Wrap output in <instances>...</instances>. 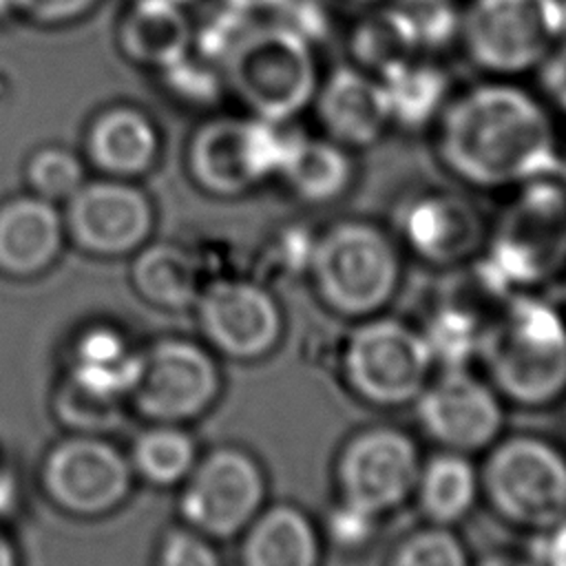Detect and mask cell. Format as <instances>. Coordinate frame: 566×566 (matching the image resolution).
Here are the masks:
<instances>
[{
  "instance_id": "18",
  "label": "cell",
  "mask_w": 566,
  "mask_h": 566,
  "mask_svg": "<svg viewBox=\"0 0 566 566\" xmlns=\"http://www.w3.org/2000/svg\"><path fill=\"white\" fill-rule=\"evenodd\" d=\"M314 102L323 130L345 148L376 144L394 122L382 80L358 66H340L329 73L318 84Z\"/></svg>"
},
{
  "instance_id": "8",
  "label": "cell",
  "mask_w": 566,
  "mask_h": 566,
  "mask_svg": "<svg viewBox=\"0 0 566 566\" xmlns=\"http://www.w3.org/2000/svg\"><path fill=\"white\" fill-rule=\"evenodd\" d=\"M469 60L489 73L517 75L539 64L566 33L564 0H471L460 18Z\"/></svg>"
},
{
  "instance_id": "33",
  "label": "cell",
  "mask_w": 566,
  "mask_h": 566,
  "mask_svg": "<svg viewBox=\"0 0 566 566\" xmlns=\"http://www.w3.org/2000/svg\"><path fill=\"white\" fill-rule=\"evenodd\" d=\"M157 566H221V557L210 537L192 528H177L164 537Z\"/></svg>"
},
{
  "instance_id": "15",
  "label": "cell",
  "mask_w": 566,
  "mask_h": 566,
  "mask_svg": "<svg viewBox=\"0 0 566 566\" xmlns=\"http://www.w3.org/2000/svg\"><path fill=\"white\" fill-rule=\"evenodd\" d=\"M133 484L130 460L111 442L75 436L44 458L42 486L69 513L102 515L119 506Z\"/></svg>"
},
{
  "instance_id": "17",
  "label": "cell",
  "mask_w": 566,
  "mask_h": 566,
  "mask_svg": "<svg viewBox=\"0 0 566 566\" xmlns=\"http://www.w3.org/2000/svg\"><path fill=\"white\" fill-rule=\"evenodd\" d=\"M66 206L71 239L93 254H126L137 250L153 230L148 197L124 181L82 184Z\"/></svg>"
},
{
  "instance_id": "16",
  "label": "cell",
  "mask_w": 566,
  "mask_h": 566,
  "mask_svg": "<svg viewBox=\"0 0 566 566\" xmlns=\"http://www.w3.org/2000/svg\"><path fill=\"white\" fill-rule=\"evenodd\" d=\"M480 210L449 190H427L411 197L398 212V234L405 250L427 265L449 268L475 259L486 241Z\"/></svg>"
},
{
  "instance_id": "11",
  "label": "cell",
  "mask_w": 566,
  "mask_h": 566,
  "mask_svg": "<svg viewBox=\"0 0 566 566\" xmlns=\"http://www.w3.org/2000/svg\"><path fill=\"white\" fill-rule=\"evenodd\" d=\"M179 513L188 528L210 539H232L265 506L268 478L241 447H217L197 458L181 482Z\"/></svg>"
},
{
  "instance_id": "7",
  "label": "cell",
  "mask_w": 566,
  "mask_h": 566,
  "mask_svg": "<svg viewBox=\"0 0 566 566\" xmlns=\"http://www.w3.org/2000/svg\"><path fill=\"white\" fill-rule=\"evenodd\" d=\"M340 363L349 391L380 409L411 405L436 369L422 332L382 312L358 321Z\"/></svg>"
},
{
  "instance_id": "32",
  "label": "cell",
  "mask_w": 566,
  "mask_h": 566,
  "mask_svg": "<svg viewBox=\"0 0 566 566\" xmlns=\"http://www.w3.org/2000/svg\"><path fill=\"white\" fill-rule=\"evenodd\" d=\"M27 181L42 199H69L84 184V166L66 148H42L29 159Z\"/></svg>"
},
{
  "instance_id": "28",
  "label": "cell",
  "mask_w": 566,
  "mask_h": 566,
  "mask_svg": "<svg viewBox=\"0 0 566 566\" xmlns=\"http://www.w3.org/2000/svg\"><path fill=\"white\" fill-rule=\"evenodd\" d=\"M197 444L179 424L155 422L135 438L130 467L157 486L181 484L197 462Z\"/></svg>"
},
{
  "instance_id": "4",
  "label": "cell",
  "mask_w": 566,
  "mask_h": 566,
  "mask_svg": "<svg viewBox=\"0 0 566 566\" xmlns=\"http://www.w3.org/2000/svg\"><path fill=\"white\" fill-rule=\"evenodd\" d=\"M517 195L489 228L480 270L504 294L531 292L566 270V186L542 177Z\"/></svg>"
},
{
  "instance_id": "1",
  "label": "cell",
  "mask_w": 566,
  "mask_h": 566,
  "mask_svg": "<svg viewBox=\"0 0 566 566\" xmlns=\"http://www.w3.org/2000/svg\"><path fill=\"white\" fill-rule=\"evenodd\" d=\"M438 157L462 184L495 190L557 177L562 150L546 108L520 86H475L444 106Z\"/></svg>"
},
{
  "instance_id": "21",
  "label": "cell",
  "mask_w": 566,
  "mask_h": 566,
  "mask_svg": "<svg viewBox=\"0 0 566 566\" xmlns=\"http://www.w3.org/2000/svg\"><path fill=\"white\" fill-rule=\"evenodd\" d=\"M119 46L133 62L168 71L188 57L192 24L177 2L137 0L122 20Z\"/></svg>"
},
{
  "instance_id": "38",
  "label": "cell",
  "mask_w": 566,
  "mask_h": 566,
  "mask_svg": "<svg viewBox=\"0 0 566 566\" xmlns=\"http://www.w3.org/2000/svg\"><path fill=\"white\" fill-rule=\"evenodd\" d=\"M18 500V484L13 473L0 464V520L9 515Z\"/></svg>"
},
{
  "instance_id": "29",
  "label": "cell",
  "mask_w": 566,
  "mask_h": 566,
  "mask_svg": "<svg viewBox=\"0 0 566 566\" xmlns=\"http://www.w3.org/2000/svg\"><path fill=\"white\" fill-rule=\"evenodd\" d=\"M464 303H442L431 316L427 329H420L436 367H469L478 354L484 321Z\"/></svg>"
},
{
  "instance_id": "35",
  "label": "cell",
  "mask_w": 566,
  "mask_h": 566,
  "mask_svg": "<svg viewBox=\"0 0 566 566\" xmlns=\"http://www.w3.org/2000/svg\"><path fill=\"white\" fill-rule=\"evenodd\" d=\"M97 0H22L20 13L38 24H64L82 18Z\"/></svg>"
},
{
  "instance_id": "24",
  "label": "cell",
  "mask_w": 566,
  "mask_h": 566,
  "mask_svg": "<svg viewBox=\"0 0 566 566\" xmlns=\"http://www.w3.org/2000/svg\"><path fill=\"white\" fill-rule=\"evenodd\" d=\"M137 371L139 354L126 345L122 334L108 327H93L75 343L69 382L95 398L117 402L130 394Z\"/></svg>"
},
{
  "instance_id": "44",
  "label": "cell",
  "mask_w": 566,
  "mask_h": 566,
  "mask_svg": "<svg viewBox=\"0 0 566 566\" xmlns=\"http://www.w3.org/2000/svg\"><path fill=\"white\" fill-rule=\"evenodd\" d=\"M170 2H177V4H181V2H184V0H170Z\"/></svg>"
},
{
  "instance_id": "25",
  "label": "cell",
  "mask_w": 566,
  "mask_h": 566,
  "mask_svg": "<svg viewBox=\"0 0 566 566\" xmlns=\"http://www.w3.org/2000/svg\"><path fill=\"white\" fill-rule=\"evenodd\" d=\"M279 177L298 199L327 203L349 188L354 166L347 148L329 137H292Z\"/></svg>"
},
{
  "instance_id": "42",
  "label": "cell",
  "mask_w": 566,
  "mask_h": 566,
  "mask_svg": "<svg viewBox=\"0 0 566 566\" xmlns=\"http://www.w3.org/2000/svg\"><path fill=\"white\" fill-rule=\"evenodd\" d=\"M356 2H365V4H374V2H380V0H356Z\"/></svg>"
},
{
  "instance_id": "39",
  "label": "cell",
  "mask_w": 566,
  "mask_h": 566,
  "mask_svg": "<svg viewBox=\"0 0 566 566\" xmlns=\"http://www.w3.org/2000/svg\"><path fill=\"white\" fill-rule=\"evenodd\" d=\"M290 0H226V4L241 13H254V11H270L287 4Z\"/></svg>"
},
{
  "instance_id": "36",
  "label": "cell",
  "mask_w": 566,
  "mask_h": 566,
  "mask_svg": "<svg viewBox=\"0 0 566 566\" xmlns=\"http://www.w3.org/2000/svg\"><path fill=\"white\" fill-rule=\"evenodd\" d=\"M535 535L537 551L533 562L537 566H566V517Z\"/></svg>"
},
{
  "instance_id": "40",
  "label": "cell",
  "mask_w": 566,
  "mask_h": 566,
  "mask_svg": "<svg viewBox=\"0 0 566 566\" xmlns=\"http://www.w3.org/2000/svg\"><path fill=\"white\" fill-rule=\"evenodd\" d=\"M473 566H537V564L526 557H517V555H509V553H493V555L482 557Z\"/></svg>"
},
{
  "instance_id": "10",
  "label": "cell",
  "mask_w": 566,
  "mask_h": 566,
  "mask_svg": "<svg viewBox=\"0 0 566 566\" xmlns=\"http://www.w3.org/2000/svg\"><path fill=\"white\" fill-rule=\"evenodd\" d=\"M420 464L422 453L411 433L391 424L365 427L336 455L338 502L380 520L413 497Z\"/></svg>"
},
{
  "instance_id": "34",
  "label": "cell",
  "mask_w": 566,
  "mask_h": 566,
  "mask_svg": "<svg viewBox=\"0 0 566 566\" xmlns=\"http://www.w3.org/2000/svg\"><path fill=\"white\" fill-rule=\"evenodd\" d=\"M332 511L334 513L329 517V533L334 535L338 546L356 548V546H363L371 537L378 517L356 511L343 502H338L336 509H332Z\"/></svg>"
},
{
  "instance_id": "12",
  "label": "cell",
  "mask_w": 566,
  "mask_h": 566,
  "mask_svg": "<svg viewBox=\"0 0 566 566\" xmlns=\"http://www.w3.org/2000/svg\"><path fill=\"white\" fill-rule=\"evenodd\" d=\"M221 391L214 356L188 338H161L139 354V371L128 394L153 422L181 424L206 413Z\"/></svg>"
},
{
  "instance_id": "6",
  "label": "cell",
  "mask_w": 566,
  "mask_h": 566,
  "mask_svg": "<svg viewBox=\"0 0 566 566\" xmlns=\"http://www.w3.org/2000/svg\"><path fill=\"white\" fill-rule=\"evenodd\" d=\"M480 464V489L506 524L539 533L566 517V453L546 438H497Z\"/></svg>"
},
{
  "instance_id": "3",
  "label": "cell",
  "mask_w": 566,
  "mask_h": 566,
  "mask_svg": "<svg viewBox=\"0 0 566 566\" xmlns=\"http://www.w3.org/2000/svg\"><path fill=\"white\" fill-rule=\"evenodd\" d=\"M307 274L318 301L343 318L380 314L402 281L400 243L380 226L343 219L312 241Z\"/></svg>"
},
{
  "instance_id": "22",
  "label": "cell",
  "mask_w": 566,
  "mask_h": 566,
  "mask_svg": "<svg viewBox=\"0 0 566 566\" xmlns=\"http://www.w3.org/2000/svg\"><path fill=\"white\" fill-rule=\"evenodd\" d=\"M88 157L102 172L135 177L146 172L159 153L153 122L137 108L115 106L104 111L86 137Z\"/></svg>"
},
{
  "instance_id": "2",
  "label": "cell",
  "mask_w": 566,
  "mask_h": 566,
  "mask_svg": "<svg viewBox=\"0 0 566 566\" xmlns=\"http://www.w3.org/2000/svg\"><path fill=\"white\" fill-rule=\"evenodd\" d=\"M475 360L504 402L539 409L566 396V314L513 292L484 321Z\"/></svg>"
},
{
  "instance_id": "13",
  "label": "cell",
  "mask_w": 566,
  "mask_h": 566,
  "mask_svg": "<svg viewBox=\"0 0 566 566\" xmlns=\"http://www.w3.org/2000/svg\"><path fill=\"white\" fill-rule=\"evenodd\" d=\"M411 405L424 436L447 451L475 455L504 429V400L469 367H440Z\"/></svg>"
},
{
  "instance_id": "5",
  "label": "cell",
  "mask_w": 566,
  "mask_h": 566,
  "mask_svg": "<svg viewBox=\"0 0 566 566\" xmlns=\"http://www.w3.org/2000/svg\"><path fill=\"white\" fill-rule=\"evenodd\" d=\"M223 73L250 115L272 124L305 111L318 88L307 35L281 22L241 29L223 51Z\"/></svg>"
},
{
  "instance_id": "20",
  "label": "cell",
  "mask_w": 566,
  "mask_h": 566,
  "mask_svg": "<svg viewBox=\"0 0 566 566\" xmlns=\"http://www.w3.org/2000/svg\"><path fill=\"white\" fill-rule=\"evenodd\" d=\"M321 528L296 504H265L241 533V566H321Z\"/></svg>"
},
{
  "instance_id": "27",
  "label": "cell",
  "mask_w": 566,
  "mask_h": 566,
  "mask_svg": "<svg viewBox=\"0 0 566 566\" xmlns=\"http://www.w3.org/2000/svg\"><path fill=\"white\" fill-rule=\"evenodd\" d=\"M420 44L422 38L413 15L400 9L371 13L352 35V53L358 69L376 77H385L394 69L416 60Z\"/></svg>"
},
{
  "instance_id": "23",
  "label": "cell",
  "mask_w": 566,
  "mask_h": 566,
  "mask_svg": "<svg viewBox=\"0 0 566 566\" xmlns=\"http://www.w3.org/2000/svg\"><path fill=\"white\" fill-rule=\"evenodd\" d=\"M413 497L429 524L455 526L482 497L480 467L473 455L440 449L422 458Z\"/></svg>"
},
{
  "instance_id": "9",
  "label": "cell",
  "mask_w": 566,
  "mask_h": 566,
  "mask_svg": "<svg viewBox=\"0 0 566 566\" xmlns=\"http://www.w3.org/2000/svg\"><path fill=\"white\" fill-rule=\"evenodd\" d=\"M290 139L281 133V124L252 115L214 117L190 139V177L208 195L241 197L270 177H279Z\"/></svg>"
},
{
  "instance_id": "19",
  "label": "cell",
  "mask_w": 566,
  "mask_h": 566,
  "mask_svg": "<svg viewBox=\"0 0 566 566\" xmlns=\"http://www.w3.org/2000/svg\"><path fill=\"white\" fill-rule=\"evenodd\" d=\"M64 221L53 201L38 195L0 206V270L29 276L46 270L62 250Z\"/></svg>"
},
{
  "instance_id": "41",
  "label": "cell",
  "mask_w": 566,
  "mask_h": 566,
  "mask_svg": "<svg viewBox=\"0 0 566 566\" xmlns=\"http://www.w3.org/2000/svg\"><path fill=\"white\" fill-rule=\"evenodd\" d=\"M0 566H18L13 546L9 544V539L2 533H0Z\"/></svg>"
},
{
  "instance_id": "30",
  "label": "cell",
  "mask_w": 566,
  "mask_h": 566,
  "mask_svg": "<svg viewBox=\"0 0 566 566\" xmlns=\"http://www.w3.org/2000/svg\"><path fill=\"white\" fill-rule=\"evenodd\" d=\"M380 80L387 88L391 119L420 124L429 119L444 99L447 82L442 73L418 60H411L394 69Z\"/></svg>"
},
{
  "instance_id": "26",
  "label": "cell",
  "mask_w": 566,
  "mask_h": 566,
  "mask_svg": "<svg viewBox=\"0 0 566 566\" xmlns=\"http://www.w3.org/2000/svg\"><path fill=\"white\" fill-rule=\"evenodd\" d=\"M133 281L144 298L170 310L192 307L203 287L199 263L175 243L144 248L133 263Z\"/></svg>"
},
{
  "instance_id": "43",
  "label": "cell",
  "mask_w": 566,
  "mask_h": 566,
  "mask_svg": "<svg viewBox=\"0 0 566 566\" xmlns=\"http://www.w3.org/2000/svg\"><path fill=\"white\" fill-rule=\"evenodd\" d=\"M562 172H566V161H564V164H562Z\"/></svg>"
},
{
  "instance_id": "31",
  "label": "cell",
  "mask_w": 566,
  "mask_h": 566,
  "mask_svg": "<svg viewBox=\"0 0 566 566\" xmlns=\"http://www.w3.org/2000/svg\"><path fill=\"white\" fill-rule=\"evenodd\" d=\"M387 566H473V562L453 526L427 522L394 546Z\"/></svg>"
},
{
  "instance_id": "37",
  "label": "cell",
  "mask_w": 566,
  "mask_h": 566,
  "mask_svg": "<svg viewBox=\"0 0 566 566\" xmlns=\"http://www.w3.org/2000/svg\"><path fill=\"white\" fill-rule=\"evenodd\" d=\"M539 69H542V80L548 95L553 97V102H557L566 111V46L559 44L539 64Z\"/></svg>"
},
{
  "instance_id": "14",
  "label": "cell",
  "mask_w": 566,
  "mask_h": 566,
  "mask_svg": "<svg viewBox=\"0 0 566 566\" xmlns=\"http://www.w3.org/2000/svg\"><path fill=\"white\" fill-rule=\"evenodd\" d=\"M192 307L206 343L232 360H261L283 338V310L259 281H210Z\"/></svg>"
}]
</instances>
